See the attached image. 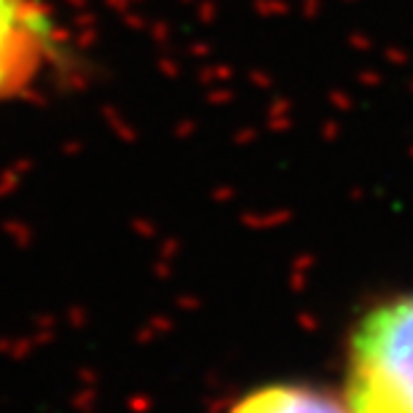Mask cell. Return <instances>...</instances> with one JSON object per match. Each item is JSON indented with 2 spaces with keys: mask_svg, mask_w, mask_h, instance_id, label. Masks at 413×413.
Returning a JSON list of instances; mask_svg holds the SVG:
<instances>
[{
  "mask_svg": "<svg viewBox=\"0 0 413 413\" xmlns=\"http://www.w3.org/2000/svg\"><path fill=\"white\" fill-rule=\"evenodd\" d=\"M349 413H413V292L373 303L346 349Z\"/></svg>",
  "mask_w": 413,
  "mask_h": 413,
  "instance_id": "1",
  "label": "cell"
},
{
  "mask_svg": "<svg viewBox=\"0 0 413 413\" xmlns=\"http://www.w3.org/2000/svg\"><path fill=\"white\" fill-rule=\"evenodd\" d=\"M59 57V35L41 0H0V102L25 97Z\"/></svg>",
  "mask_w": 413,
  "mask_h": 413,
  "instance_id": "2",
  "label": "cell"
},
{
  "mask_svg": "<svg viewBox=\"0 0 413 413\" xmlns=\"http://www.w3.org/2000/svg\"><path fill=\"white\" fill-rule=\"evenodd\" d=\"M228 413H349L346 400L306 381H276L247 392Z\"/></svg>",
  "mask_w": 413,
  "mask_h": 413,
  "instance_id": "3",
  "label": "cell"
}]
</instances>
